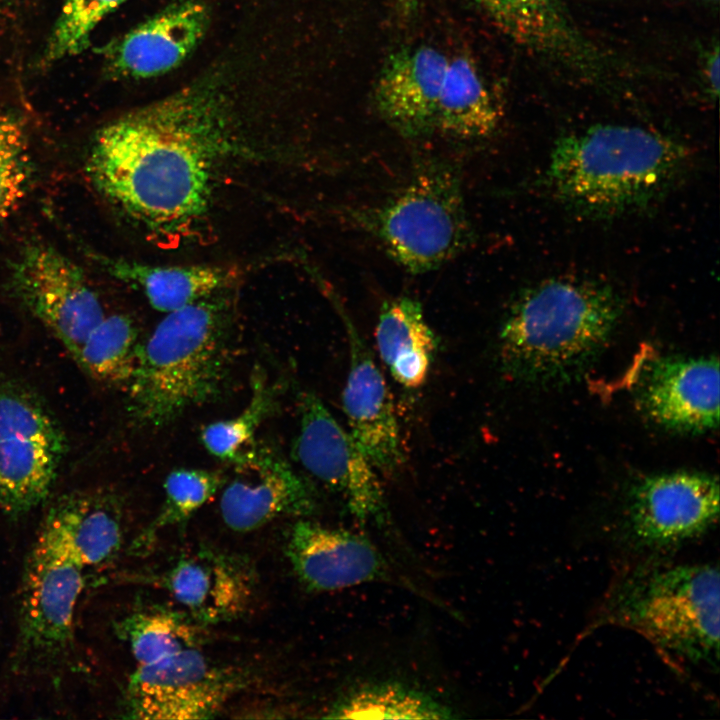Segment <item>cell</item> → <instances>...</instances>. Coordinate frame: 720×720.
I'll list each match as a JSON object with an SVG mask.
<instances>
[{
	"instance_id": "cell-1",
	"label": "cell",
	"mask_w": 720,
	"mask_h": 720,
	"mask_svg": "<svg viewBox=\"0 0 720 720\" xmlns=\"http://www.w3.org/2000/svg\"><path fill=\"white\" fill-rule=\"evenodd\" d=\"M230 112L208 81L182 88L103 127L88 175L152 235L191 233L207 215L217 168L237 144Z\"/></svg>"
},
{
	"instance_id": "cell-2",
	"label": "cell",
	"mask_w": 720,
	"mask_h": 720,
	"mask_svg": "<svg viewBox=\"0 0 720 720\" xmlns=\"http://www.w3.org/2000/svg\"><path fill=\"white\" fill-rule=\"evenodd\" d=\"M688 149L640 126L598 124L561 137L546 182L569 206L611 216L646 206L684 172Z\"/></svg>"
},
{
	"instance_id": "cell-3",
	"label": "cell",
	"mask_w": 720,
	"mask_h": 720,
	"mask_svg": "<svg viewBox=\"0 0 720 720\" xmlns=\"http://www.w3.org/2000/svg\"><path fill=\"white\" fill-rule=\"evenodd\" d=\"M621 315L607 284L552 277L524 290L505 314L498 335L504 372L522 381L565 377L606 344Z\"/></svg>"
},
{
	"instance_id": "cell-4",
	"label": "cell",
	"mask_w": 720,
	"mask_h": 720,
	"mask_svg": "<svg viewBox=\"0 0 720 720\" xmlns=\"http://www.w3.org/2000/svg\"><path fill=\"white\" fill-rule=\"evenodd\" d=\"M213 295L166 313L139 343L127 383L128 412L136 424L168 426L224 391L230 369L227 318Z\"/></svg>"
},
{
	"instance_id": "cell-5",
	"label": "cell",
	"mask_w": 720,
	"mask_h": 720,
	"mask_svg": "<svg viewBox=\"0 0 720 720\" xmlns=\"http://www.w3.org/2000/svg\"><path fill=\"white\" fill-rule=\"evenodd\" d=\"M13 283L25 306L96 380L123 384L138 346L133 320L107 314L80 268L54 248L33 245L16 262Z\"/></svg>"
},
{
	"instance_id": "cell-6",
	"label": "cell",
	"mask_w": 720,
	"mask_h": 720,
	"mask_svg": "<svg viewBox=\"0 0 720 720\" xmlns=\"http://www.w3.org/2000/svg\"><path fill=\"white\" fill-rule=\"evenodd\" d=\"M86 566L73 536L71 497L46 514L24 567L14 653L19 672H45L73 648L74 614Z\"/></svg>"
},
{
	"instance_id": "cell-7",
	"label": "cell",
	"mask_w": 720,
	"mask_h": 720,
	"mask_svg": "<svg viewBox=\"0 0 720 720\" xmlns=\"http://www.w3.org/2000/svg\"><path fill=\"white\" fill-rule=\"evenodd\" d=\"M719 584L708 563L642 568L615 593L612 615L666 652L717 667Z\"/></svg>"
},
{
	"instance_id": "cell-8",
	"label": "cell",
	"mask_w": 720,
	"mask_h": 720,
	"mask_svg": "<svg viewBox=\"0 0 720 720\" xmlns=\"http://www.w3.org/2000/svg\"><path fill=\"white\" fill-rule=\"evenodd\" d=\"M358 220L394 261L414 274L440 267L471 240L458 178L440 165L418 172L401 192Z\"/></svg>"
},
{
	"instance_id": "cell-9",
	"label": "cell",
	"mask_w": 720,
	"mask_h": 720,
	"mask_svg": "<svg viewBox=\"0 0 720 720\" xmlns=\"http://www.w3.org/2000/svg\"><path fill=\"white\" fill-rule=\"evenodd\" d=\"M65 452L60 426L21 384L0 380V508L13 517L49 495Z\"/></svg>"
},
{
	"instance_id": "cell-10",
	"label": "cell",
	"mask_w": 720,
	"mask_h": 720,
	"mask_svg": "<svg viewBox=\"0 0 720 720\" xmlns=\"http://www.w3.org/2000/svg\"><path fill=\"white\" fill-rule=\"evenodd\" d=\"M249 676L218 664L200 648L182 651L147 665H137L124 693L125 718L192 720L216 715Z\"/></svg>"
},
{
	"instance_id": "cell-11",
	"label": "cell",
	"mask_w": 720,
	"mask_h": 720,
	"mask_svg": "<svg viewBox=\"0 0 720 720\" xmlns=\"http://www.w3.org/2000/svg\"><path fill=\"white\" fill-rule=\"evenodd\" d=\"M299 428L292 456L306 472L336 492L358 521L380 528L390 512L376 469L360 446L312 392L300 395Z\"/></svg>"
},
{
	"instance_id": "cell-12",
	"label": "cell",
	"mask_w": 720,
	"mask_h": 720,
	"mask_svg": "<svg viewBox=\"0 0 720 720\" xmlns=\"http://www.w3.org/2000/svg\"><path fill=\"white\" fill-rule=\"evenodd\" d=\"M719 483L698 472L657 474L632 490L627 531L640 547L679 546L707 532L719 516Z\"/></svg>"
},
{
	"instance_id": "cell-13",
	"label": "cell",
	"mask_w": 720,
	"mask_h": 720,
	"mask_svg": "<svg viewBox=\"0 0 720 720\" xmlns=\"http://www.w3.org/2000/svg\"><path fill=\"white\" fill-rule=\"evenodd\" d=\"M233 465L236 476L224 483L220 498L222 519L231 530L250 532L280 517L315 512L311 484L276 449L256 442Z\"/></svg>"
},
{
	"instance_id": "cell-14",
	"label": "cell",
	"mask_w": 720,
	"mask_h": 720,
	"mask_svg": "<svg viewBox=\"0 0 720 720\" xmlns=\"http://www.w3.org/2000/svg\"><path fill=\"white\" fill-rule=\"evenodd\" d=\"M285 554L297 579L314 592L397 581L388 561L369 538L303 518L288 530Z\"/></svg>"
},
{
	"instance_id": "cell-15",
	"label": "cell",
	"mask_w": 720,
	"mask_h": 720,
	"mask_svg": "<svg viewBox=\"0 0 720 720\" xmlns=\"http://www.w3.org/2000/svg\"><path fill=\"white\" fill-rule=\"evenodd\" d=\"M149 583L204 626L239 617L252 598L254 576L240 557L199 545L178 555Z\"/></svg>"
},
{
	"instance_id": "cell-16",
	"label": "cell",
	"mask_w": 720,
	"mask_h": 720,
	"mask_svg": "<svg viewBox=\"0 0 720 720\" xmlns=\"http://www.w3.org/2000/svg\"><path fill=\"white\" fill-rule=\"evenodd\" d=\"M344 320L349 366L342 407L347 430L376 470L392 474L404 463L394 403L369 347L349 319Z\"/></svg>"
},
{
	"instance_id": "cell-17",
	"label": "cell",
	"mask_w": 720,
	"mask_h": 720,
	"mask_svg": "<svg viewBox=\"0 0 720 720\" xmlns=\"http://www.w3.org/2000/svg\"><path fill=\"white\" fill-rule=\"evenodd\" d=\"M643 411L664 427L687 432L719 423V364L714 357H670L648 370L639 392Z\"/></svg>"
},
{
	"instance_id": "cell-18",
	"label": "cell",
	"mask_w": 720,
	"mask_h": 720,
	"mask_svg": "<svg viewBox=\"0 0 720 720\" xmlns=\"http://www.w3.org/2000/svg\"><path fill=\"white\" fill-rule=\"evenodd\" d=\"M209 18L199 0L173 2L107 47V62L118 75L136 79L169 72L204 38Z\"/></svg>"
},
{
	"instance_id": "cell-19",
	"label": "cell",
	"mask_w": 720,
	"mask_h": 720,
	"mask_svg": "<svg viewBox=\"0 0 720 720\" xmlns=\"http://www.w3.org/2000/svg\"><path fill=\"white\" fill-rule=\"evenodd\" d=\"M449 59L429 45L403 48L385 62L375 85V105L400 134L436 132L440 91Z\"/></svg>"
},
{
	"instance_id": "cell-20",
	"label": "cell",
	"mask_w": 720,
	"mask_h": 720,
	"mask_svg": "<svg viewBox=\"0 0 720 720\" xmlns=\"http://www.w3.org/2000/svg\"><path fill=\"white\" fill-rule=\"evenodd\" d=\"M375 339L379 357L396 382L413 389L425 383L438 340L418 301L399 297L384 303Z\"/></svg>"
},
{
	"instance_id": "cell-21",
	"label": "cell",
	"mask_w": 720,
	"mask_h": 720,
	"mask_svg": "<svg viewBox=\"0 0 720 720\" xmlns=\"http://www.w3.org/2000/svg\"><path fill=\"white\" fill-rule=\"evenodd\" d=\"M505 34L552 56L576 58L583 46L559 0H472Z\"/></svg>"
},
{
	"instance_id": "cell-22",
	"label": "cell",
	"mask_w": 720,
	"mask_h": 720,
	"mask_svg": "<svg viewBox=\"0 0 720 720\" xmlns=\"http://www.w3.org/2000/svg\"><path fill=\"white\" fill-rule=\"evenodd\" d=\"M108 272L139 288L157 311L169 313L216 294L231 280V271L208 265H149L112 259Z\"/></svg>"
},
{
	"instance_id": "cell-23",
	"label": "cell",
	"mask_w": 720,
	"mask_h": 720,
	"mask_svg": "<svg viewBox=\"0 0 720 720\" xmlns=\"http://www.w3.org/2000/svg\"><path fill=\"white\" fill-rule=\"evenodd\" d=\"M501 109L474 62L449 60L438 102L436 132L460 138L488 136L498 126Z\"/></svg>"
},
{
	"instance_id": "cell-24",
	"label": "cell",
	"mask_w": 720,
	"mask_h": 720,
	"mask_svg": "<svg viewBox=\"0 0 720 720\" xmlns=\"http://www.w3.org/2000/svg\"><path fill=\"white\" fill-rule=\"evenodd\" d=\"M202 627L183 610L161 607L135 610L115 624L137 665L200 648L204 640Z\"/></svg>"
},
{
	"instance_id": "cell-25",
	"label": "cell",
	"mask_w": 720,
	"mask_h": 720,
	"mask_svg": "<svg viewBox=\"0 0 720 720\" xmlns=\"http://www.w3.org/2000/svg\"><path fill=\"white\" fill-rule=\"evenodd\" d=\"M330 719H451L454 710L429 693L400 682L360 685L345 692L324 716Z\"/></svg>"
},
{
	"instance_id": "cell-26",
	"label": "cell",
	"mask_w": 720,
	"mask_h": 720,
	"mask_svg": "<svg viewBox=\"0 0 720 720\" xmlns=\"http://www.w3.org/2000/svg\"><path fill=\"white\" fill-rule=\"evenodd\" d=\"M222 473L197 468H176L164 481V500L155 518L132 541L129 551L145 555L165 528L184 524L223 487Z\"/></svg>"
},
{
	"instance_id": "cell-27",
	"label": "cell",
	"mask_w": 720,
	"mask_h": 720,
	"mask_svg": "<svg viewBox=\"0 0 720 720\" xmlns=\"http://www.w3.org/2000/svg\"><path fill=\"white\" fill-rule=\"evenodd\" d=\"M74 544L85 566L112 562L123 544L122 510L106 493H71Z\"/></svg>"
},
{
	"instance_id": "cell-28",
	"label": "cell",
	"mask_w": 720,
	"mask_h": 720,
	"mask_svg": "<svg viewBox=\"0 0 720 720\" xmlns=\"http://www.w3.org/2000/svg\"><path fill=\"white\" fill-rule=\"evenodd\" d=\"M251 391L249 403L237 416L202 429L201 441L216 458L236 462L255 445L257 430L278 408L280 385L268 382L258 369L252 375Z\"/></svg>"
},
{
	"instance_id": "cell-29",
	"label": "cell",
	"mask_w": 720,
	"mask_h": 720,
	"mask_svg": "<svg viewBox=\"0 0 720 720\" xmlns=\"http://www.w3.org/2000/svg\"><path fill=\"white\" fill-rule=\"evenodd\" d=\"M125 0H65L44 53L54 62L80 53L101 20Z\"/></svg>"
},
{
	"instance_id": "cell-30",
	"label": "cell",
	"mask_w": 720,
	"mask_h": 720,
	"mask_svg": "<svg viewBox=\"0 0 720 720\" xmlns=\"http://www.w3.org/2000/svg\"><path fill=\"white\" fill-rule=\"evenodd\" d=\"M27 142L22 127L0 113V223L24 195L30 173Z\"/></svg>"
},
{
	"instance_id": "cell-31",
	"label": "cell",
	"mask_w": 720,
	"mask_h": 720,
	"mask_svg": "<svg viewBox=\"0 0 720 720\" xmlns=\"http://www.w3.org/2000/svg\"><path fill=\"white\" fill-rule=\"evenodd\" d=\"M719 66V52L718 48H716L709 55L705 69L706 78L714 96H717L719 91Z\"/></svg>"
},
{
	"instance_id": "cell-32",
	"label": "cell",
	"mask_w": 720,
	"mask_h": 720,
	"mask_svg": "<svg viewBox=\"0 0 720 720\" xmlns=\"http://www.w3.org/2000/svg\"><path fill=\"white\" fill-rule=\"evenodd\" d=\"M400 10L406 14H412L417 8V0H396Z\"/></svg>"
}]
</instances>
